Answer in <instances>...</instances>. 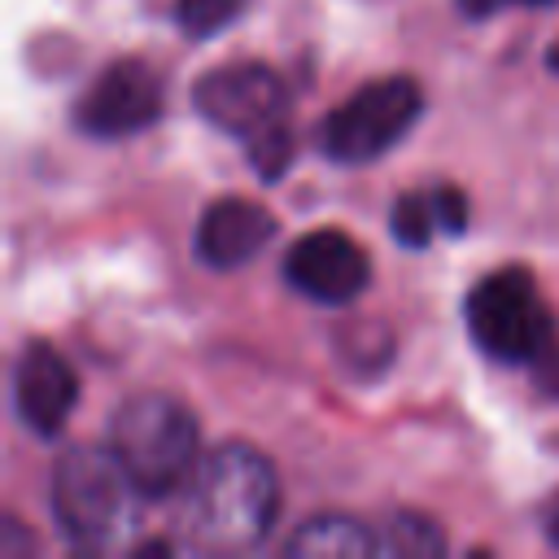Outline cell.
<instances>
[{
  "label": "cell",
  "instance_id": "6da1fadb",
  "mask_svg": "<svg viewBox=\"0 0 559 559\" xmlns=\"http://www.w3.org/2000/svg\"><path fill=\"white\" fill-rule=\"evenodd\" d=\"M192 528L214 550L258 546L280 515V480L262 450L245 441H223L210 450L188 485Z\"/></svg>",
  "mask_w": 559,
  "mask_h": 559
},
{
  "label": "cell",
  "instance_id": "7a4b0ae2",
  "mask_svg": "<svg viewBox=\"0 0 559 559\" xmlns=\"http://www.w3.org/2000/svg\"><path fill=\"white\" fill-rule=\"evenodd\" d=\"M197 114L236 135L249 148V162L262 179H280L293 166V127H288V96L271 66L262 61H227L205 70L192 83Z\"/></svg>",
  "mask_w": 559,
  "mask_h": 559
},
{
  "label": "cell",
  "instance_id": "3957f363",
  "mask_svg": "<svg viewBox=\"0 0 559 559\" xmlns=\"http://www.w3.org/2000/svg\"><path fill=\"white\" fill-rule=\"evenodd\" d=\"M140 489L105 445H70L52 467V515L70 546L109 555L135 546Z\"/></svg>",
  "mask_w": 559,
  "mask_h": 559
},
{
  "label": "cell",
  "instance_id": "277c9868",
  "mask_svg": "<svg viewBox=\"0 0 559 559\" xmlns=\"http://www.w3.org/2000/svg\"><path fill=\"white\" fill-rule=\"evenodd\" d=\"M109 450L144 498H170L201 467V432L192 411L170 393H135L114 411Z\"/></svg>",
  "mask_w": 559,
  "mask_h": 559
},
{
  "label": "cell",
  "instance_id": "5b68a950",
  "mask_svg": "<svg viewBox=\"0 0 559 559\" xmlns=\"http://www.w3.org/2000/svg\"><path fill=\"white\" fill-rule=\"evenodd\" d=\"M467 332L493 362H537L550 354L555 314L524 266H498L480 275L463 301Z\"/></svg>",
  "mask_w": 559,
  "mask_h": 559
},
{
  "label": "cell",
  "instance_id": "8992f818",
  "mask_svg": "<svg viewBox=\"0 0 559 559\" xmlns=\"http://www.w3.org/2000/svg\"><path fill=\"white\" fill-rule=\"evenodd\" d=\"M424 114V92L411 74L371 79L358 92H349L328 118L319 122V148L323 157L341 166H362L384 157Z\"/></svg>",
  "mask_w": 559,
  "mask_h": 559
},
{
  "label": "cell",
  "instance_id": "52a82bcc",
  "mask_svg": "<svg viewBox=\"0 0 559 559\" xmlns=\"http://www.w3.org/2000/svg\"><path fill=\"white\" fill-rule=\"evenodd\" d=\"M162 109H166L162 74L144 57H118L83 87L74 105V127L96 140H127L153 127Z\"/></svg>",
  "mask_w": 559,
  "mask_h": 559
},
{
  "label": "cell",
  "instance_id": "ba28073f",
  "mask_svg": "<svg viewBox=\"0 0 559 559\" xmlns=\"http://www.w3.org/2000/svg\"><path fill=\"white\" fill-rule=\"evenodd\" d=\"M284 280L301 297L319 306H349L362 297L371 280V258L367 249L341 231V227H314L297 236L284 253Z\"/></svg>",
  "mask_w": 559,
  "mask_h": 559
},
{
  "label": "cell",
  "instance_id": "9c48e42d",
  "mask_svg": "<svg viewBox=\"0 0 559 559\" xmlns=\"http://www.w3.org/2000/svg\"><path fill=\"white\" fill-rule=\"evenodd\" d=\"M74 402H79L74 367L48 341H31L17 354V367H13V406H17V419L35 437H57L61 424L70 419Z\"/></svg>",
  "mask_w": 559,
  "mask_h": 559
},
{
  "label": "cell",
  "instance_id": "30bf717a",
  "mask_svg": "<svg viewBox=\"0 0 559 559\" xmlns=\"http://www.w3.org/2000/svg\"><path fill=\"white\" fill-rule=\"evenodd\" d=\"M275 236V218L266 214V205L245 201V197H218L201 210L197 223V258L214 271H236L245 262H253Z\"/></svg>",
  "mask_w": 559,
  "mask_h": 559
},
{
  "label": "cell",
  "instance_id": "8fae6325",
  "mask_svg": "<svg viewBox=\"0 0 559 559\" xmlns=\"http://www.w3.org/2000/svg\"><path fill=\"white\" fill-rule=\"evenodd\" d=\"M389 227L406 249H428L437 236H459L467 227V197L454 183L411 188L393 201Z\"/></svg>",
  "mask_w": 559,
  "mask_h": 559
},
{
  "label": "cell",
  "instance_id": "7c38bea8",
  "mask_svg": "<svg viewBox=\"0 0 559 559\" xmlns=\"http://www.w3.org/2000/svg\"><path fill=\"white\" fill-rule=\"evenodd\" d=\"M284 550L301 555V559H358V555H380V542L362 520L323 511V515H310L306 524H297V533L284 542Z\"/></svg>",
  "mask_w": 559,
  "mask_h": 559
},
{
  "label": "cell",
  "instance_id": "4fadbf2b",
  "mask_svg": "<svg viewBox=\"0 0 559 559\" xmlns=\"http://www.w3.org/2000/svg\"><path fill=\"white\" fill-rule=\"evenodd\" d=\"M376 542H380V555H406V559H428L445 550L441 528L419 511H393L376 533Z\"/></svg>",
  "mask_w": 559,
  "mask_h": 559
},
{
  "label": "cell",
  "instance_id": "5bb4252c",
  "mask_svg": "<svg viewBox=\"0 0 559 559\" xmlns=\"http://www.w3.org/2000/svg\"><path fill=\"white\" fill-rule=\"evenodd\" d=\"M245 9H249V0H179L175 22L188 39H210V35L227 31Z\"/></svg>",
  "mask_w": 559,
  "mask_h": 559
},
{
  "label": "cell",
  "instance_id": "9a60e30c",
  "mask_svg": "<svg viewBox=\"0 0 559 559\" xmlns=\"http://www.w3.org/2000/svg\"><path fill=\"white\" fill-rule=\"evenodd\" d=\"M533 4H555V0H459L467 17H493L502 9H533Z\"/></svg>",
  "mask_w": 559,
  "mask_h": 559
},
{
  "label": "cell",
  "instance_id": "2e32d148",
  "mask_svg": "<svg viewBox=\"0 0 559 559\" xmlns=\"http://www.w3.org/2000/svg\"><path fill=\"white\" fill-rule=\"evenodd\" d=\"M542 528H546V542L559 550V498L550 502V511H546V520H542Z\"/></svg>",
  "mask_w": 559,
  "mask_h": 559
},
{
  "label": "cell",
  "instance_id": "e0dca14e",
  "mask_svg": "<svg viewBox=\"0 0 559 559\" xmlns=\"http://www.w3.org/2000/svg\"><path fill=\"white\" fill-rule=\"evenodd\" d=\"M546 61H550V70H555V74H559V44H555V48H550V52H546Z\"/></svg>",
  "mask_w": 559,
  "mask_h": 559
}]
</instances>
